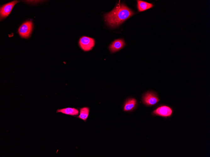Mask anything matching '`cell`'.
<instances>
[{
	"mask_svg": "<svg viewBox=\"0 0 210 157\" xmlns=\"http://www.w3.org/2000/svg\"><path fill=\"white\" fill-rule=\"evenodd\" d=\"M134 14V12L123 3H118L110 12L104 15L107 24L115 28L122 23Z\"/></svg>",
	"mask_w": 210,
	"mask_h": 157,
	"instance_id": "cell-1",
	"label": "cell"
},
{
	"mask_svg": "<svg viewBox=\"0 0 210 157\" xmlns=\"http://www.w3.org/2000/svg\"><path fill=\"white\" fill-rule=\"evenodd\" d=\"M95 44V40L93 38L87 36L81 37L79 40L80 47L86 51L91 50L94 46Z\"/></svg>",
	"mask_w": 210,
	"mask_h": 157,
	"instance_id": "cell-2",
	"label": "cell"
},
{
	"mask_svg": "<svg viewBox=\"0 0 210 157\" xmlns=\"http://www.w3.org/2000/svg\"><path fill=\"white\" fill-rule=\"evenodd\" d=\"M32 23L31 21H27L23 23L18 29V33L21 37L28 38L32 29Z\"/></svg>",
	"mask_w": 210,
	"mask_h": 157,
	"instance_id": "cell-3",
	"label": "cell"
},
{
	"mask_svg": "<svg viewBox=\"0 0 210 157\" xmlns=\"http://www.w3.org/2000/svg\"><path fill=\"white\" fill-rule=\"evenodd\" d=\"M19 1L14 0L6 3L0 8V19L6 18L10 13L14 5Z\"/></svg>",
	"mask_w": 210,
	"mask_h": 157,
	"instance_id": "cell-4",
	"label": "cell"
},
{
	"mask_svg": "<svg viewBox=\"0 0 210 157\" xmlns=\"http://www.w3.org/2000/svg\"><path fill=\"white\" fill-rule=\"evenodd\" d=\"M158 101L159 99L157 96L152 92L146 93L143 98V103L147 105H152Z\"/></svg>",
	"mask_w": 210,
	"mask_h": 157,
	"instance_id": "cell-5",
	"label": "cell"
},
{
	"mask_svg": "<svg viewBox=\"0 0 210 157\" xmlns=\"http://www.w3.org/2000/svg\"><path fill=\"white\" fill-rule=\"evenodd\" d=\"M172 111L171 108L167 106H162L158 107L153 112V114L163 117L170 116Z\"/></svg>",
	"mask_w": 210,
	"mask_h": 157,
	"instance_id": "cell-6",
	"label": "cell"
},
{
	"mask_svg": "<svg viewBox=\"0 0 210 157\" xmlns=\"http://www.w3.org/2000/svg\"><path fill=\"white\" fill-rule=\"evenodd\" d=\"M125 45V43L123 39H117L111 44L109 48L112 53H113L121 49Z\"/></svg>",
	"mask_w": 210,
	"mask_h": 157,
	"instance_id": "cell-7",
	"label": "cell"
},
{
	"mask_svg": "<svg viewBox=\"0 0 210 157\" xmlns=\"http://www.w3.org/2000/svg\"><path fill=\"white\" fill-rule=\"evenodd\" d=\"M137 8L139 12L144 11L152 8L153 7V4L147 3L145 1L138 0H137Z\"/></svg>",
	"mask_w": 210,
	"mask_h": 157,
	"instance_id": "cell-8",
	"label": "cell"
},
{
	"mask_svg": "<svg viewBox=\"0 0 210 157\" xmlns=\"http://www.w3.org/2000/svg\"><path fill=\"white\" fill-rule=\"evenodd\" d=\"M57 113H61L65 114L71 116L77 115L78 114L79 111L74 108L67 107L58 109Z\"/></svg>",
	"mask_w": 210,
	"mask_h": 157,
	"instance_id": "cell-9",
	"label": "cell"
},
{
	"mask_svg": "<svg viewBox=\"0 0 210 157\" xmlns=\"http://www.w3.org/2000/svg\"><path fill=\"white\" fill-rule=\"evenodd\" d=\"M136 104V100L134 98L128 99L125 103L124 107V111H129L133 109Z\"/></svg>",
	"mask_w": 210,
	"mask_h": 157,
	"instance_id": "cell-10",
	"label": "cell"
},
{
	"mask_svg": "<svg viewBox=\"0 0 210 157\" xmlns=\"http://www.w3.org/2000/svg\"><path fill=\"white\" fill-rule=\"evenodd\" d=\"M89 109L87 107H85L80 109V115L78 118L86 121L89 113Z\"/></svg>",
	"mask_w": 210,
	"mask_h": 157,
	"instance_id": "cell-11",
	"label": "cell"
}]
</instances>
